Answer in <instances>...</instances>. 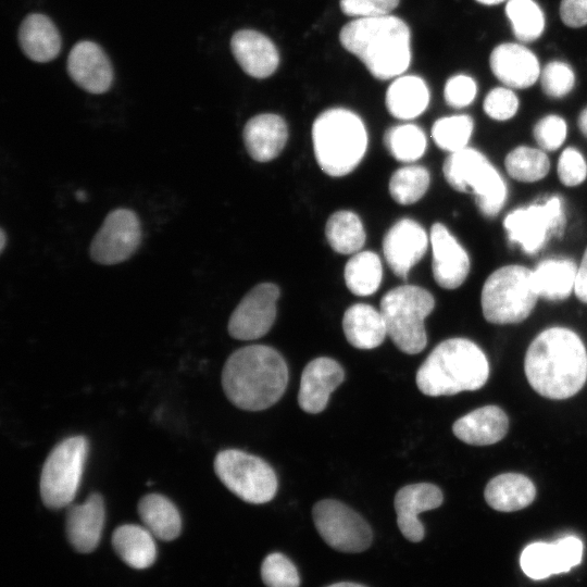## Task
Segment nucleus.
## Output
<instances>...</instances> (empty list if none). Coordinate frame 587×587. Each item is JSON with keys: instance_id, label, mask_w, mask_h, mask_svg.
<instances>
[{"instance_id": "obj_27", "label": "nucleus", "mask_w": 587, "mask_h": 587, "mask_svg": "<svg viewBox=\"0 0 587 587\" xmlns=\"http://www.w3.org/2000/svg\"><path fill=\"white\" fill-rule=\"evenodd\" d=\"M534 483L519 473H503L486 486L484 497L489 507L500 512H514L528 507L535 499Z\"/></svg>"}, {"instance_id": "obj_34", "label": "nucleus", "mask_w": 587, "mask_h": 587, "mask_svg": "<svg viewBox=\"0 0 587 587\" xmlns=\"http://www.w3.org/2000/svg\"><path fill=\"white\" fill-rule=\"evenodd\" d=\"M504 165L508 174L517 182L535 183L547 176L550 161L541 149L519 146L505 157Z\"/></svg>"}, {"instance_id": "obj_7", "label": "nucleus", "mask_w": 587, "mask_h": 587, "mask_svg": "<svg viewBox=\"0 0 587 587\" xmlns=\"http://www.w3.org/2000/svg\"><path fill=\"white\" fill-rule=\"evenodd\" d=\"M447 183L459 192H471L479 212L496 216L503 208L508 187L491 162L480 151L466 147L450 153L444 162Z\"/></svg>"}, {"instance_id": "obj_40", "label": "nucleus", "mask_w": 587, "mask_h": 587, "mask_svg": "<svg viewBox=\"0 0 587 587\" xmlns=\"http://www.w3.org/2000/svg\"><path fill=\"white\" fill-rule=\"evenodd\" d=\"M261 577L266 587L300 586L296 565L279 552H273L265 557L261 565Z\"/></svg>"}, {"instance_id": "obj_41", "label": "nucleus", "mask_w": 587, "mask_h": 587, "mask_svg": "<svg viewBox=\"0 0 587 587\" xmlns=\"http://www.w3.org/2000/svg\"><path fill=\"white\" fill-rule=\"evenodd\" d=\"M544 92L551 98H562L570 93L575 84L571 66L561 61L549 62L540 73Z\"/></svg>"}, {"instance_id": "obj_43", "label": "nucleus", "mask_w": 587, "mask_h": 587, "mask_svg": "<svg viewBox=\"0 0 587 587\" xmlns=\"http://www.w3.org/2000/svg\"><path fill=\"white\" fill-rule=\"evenodd\" d=\"M557 172L560 182L567 187H574L585 182L587 162L584 155L574 147H569L559 157Z\"/></svg>"}, {"instance_id": "obj_50", "label": "nucleus", "mask_w": 587, "mask_h": 587, "mask_svg": "<svg viewBox=\"0 0 587 587\" xmlns=\"http://www.w3.org/2000/svg\"><path fill=\"white\" fill-rule=\"evenodd\" d=\"M577 124L582 134L587 137V107L580 112Z\"/></svg>"}, {"instance_id": "obj_30", "label": "nucleus", "mask_w": 587, "mask_h": 587, "mask_svg": "<svg viewBox=\"0 0 587 587\" xmlns=\"http://www.w3.org/2000/svg\"><path fill=\"white\" fill-rule=\"evenodd\" d=\"M112 545L118 557L130 567L147 569L155 561L154 536L145 526L124 524L112 536Z\"/></svg>"}, {"instance_id": "obj_36", "label": "nucleus", "mask_w": 587, "mask_h": 587, "mask_svg": "<svg viewBox=\"0 0 587 587\" xmlns=\"http://www.w3.org/2000/svg\"><path fill=\"white\" fill-rule=\"evenodd\" d=\"M505 14L515 37L522 42L538 39L545 29V15L534 0H509Z\"/></svg>"}, {"instance_id": "obj_44", "label": "nucleus", "mask_w": 587, "mask_h": 587, "mask_svg": "<svg viewBox=\"0 0 587 587\" xmlns=\"http://www.w3.org/2000/svg\"><path fill=\"white\" fill-rule=\"evenodd\" d=\"M483 108L490 118L507 121L516 114L519 99L510 88L497 87L487 93Z\"/></svg>"}, {"instance_id": "obj_15", "label": "nucleus", "mask_w": 587, "mask_h": 587, "mask_svg": "<svg viewBox=\"0 0 587 587\" xmlns=\"http://www.w3.org/2000/svg\"><path fill=\"white\" fill-rule=\"evenodd\" d=\"M429 241L432 245V271L436 283L445 289H455L466 279L471 261L466 250L441 223L433 224Z\"/></svg>"}, {"instance_id": "obj_33", "label": "nucleus", "mask_w": 587, "mask_h": 587, "mask_svg": "<svg viewBox=\"0 0 587 587\" xmlns=\"http://www.w3.org/2000/svg\"><path fill=\"white\" fill-rule=\"evenodd\" d=\"M345 283L357 296L373 295L383 278V266L379 257L372 251H360L346 263Z\"/></svg>"}, {"instance_id": "obj_38", "label": "nucleus", "mask_w": 587, "mask_h": 587, "mask_svg": "<svg viewBox=\"0 0 587 587\" xmlns=\"http://www.w3.org/2000/svg\"><path fill=\"white\" fill-rule=\"evenodd\" d=\"M473 118L465 114L438 118L432 127L435 143L450 153L467 147L473 134Z\"/></svg>"}, {"instance_id": "obj_46", "label": "nucleus", "mask_w": 587, "mask_h": 587, "mask_svg": "<svg viewBox=\"0 0 587 587\" xmlns=\"http://www.w3.org/2000/svg\"><path fill=\"white\" fill-rule=\"evenodd\" d=\"M398 4L399 0H340L341 11L359 18L388 15Z\"/></svg>"}, {"instance_id": "obj_53", "label": "nucleus", "mask_w": 587, "mask_h": 587, "mask_svg": "<svg viewBox=\"0 0 587 587\" xmlns=\"http://www.w3.org/2000/svg\"><path fill=\"white\" fill-rule=\"evenodd\" d=\"M477 2L486 5H494L503 2L504 0H476Z\"/></svg>"}, {"instance_id": "obj_23", "label": "nucleus", "mask_w": 587, "mask_h": 587, "mask_svg": "<svg viewBox=\"0 0 587 587\" xmlns=\"http://www.w3.org/2000/svg\"><path fill=\"white\" fill-rule=\"evenodd\" d=\"M249 155L258 162H268L283 151L288 129L285 120L273 113H263L250 118L242 132Z\"/></svg>"}, {"instance_id": "obj_42", "label": "nucleus", "mask_w": 587, "mask_h": 587, "mask_svg": "<svg viewBox=\"0 0 587 587\" xmlns=\"http://www.w3.org/2000/svg\"><path fill=\"white\" fill-rule=\"evenodd\" d=\"M533 135L542 150L554 151L563 145L567 135V125L561 116L549 114L536 123Z\"/></svg>"}, {"instance_id": "obj_26", "label": "nucleus", "mask_w": 587, "mask_h": 587, "mask_svg": "<svg viewBox=\"0 0 587 587\" xmlns=\"http://www.w3.org/2000/svg\"><path fill=\"white\" fill-rule=\"evenodd\" d=\"M342 329L348 342L358 349H374L388 336L380 311L366 303H354L346 310Z\"/></svg>"}, {"instance_id": "obj_6", "label": "nucleus", "mask_w": 587, "mask_h": 587, "mask_svg": "<svg viewBox=\"0 0 587 587\" xmlns=\"http://www.w3.org/2000/svg\"><path fill=\"white\" fill-rule=\"evenodd\" d=\"M539 298L533 270L504 265L485 280L480 295L484 317L494 324H515L526 320Z\"/></svg>"}, {"instance_id": "obj_5", "label": "nucleus", "mask_w": 587, "mask_h": 587, "mask_svg": "<svg viewBox=\"0 0 587 587\" xmlns=\"http://www.w3.org/2000/svg\"><path fill=\"white\" fill-rule=\"evenodd\" d=\"M316 162L329 176L351 173L367 148L366 128L359 115L344 108L322 112L312 126Z\"/></svg>"}, {"instance_id": "obj_35", "label": "nucleus", "mask_w": 587, "mask_h": 587, "mask_svg": "<svg viewBox=\"0 0 587 587\" xmlns=\"http://www.w3.org/2000/svg\"><path fill=\"white\" fill-rule=\"evenodd\" d=\"M384 145L396 160L414 162L425 153L427 139L421 127L401 124L386 130Z\"/></svg>"}, {"instance_id": "obj_25", "label": "nucleus", "mask_w": 587, "mask_h": 587, "mask_svg": "<svg viewBox=\"0 0 587 587\" xmlns=\"http://www.w3.org/2000/svg\"><path fill=\"white\" fill-rule=\"evenodd\" d=\"M18 41L23 52L35 62L53 60L61 49V37L53 22L46 15H27L18 29Z\"/></svg>"}, {"instance_id": "obj_39", "label": "nucleus", "mask_w": 587, "mask_h": 587, "mask_svg": "<svg viewBox=\"0 0 587 587\" xmlns=\"http://www.w3.org/2000/svg\"><path fill=\"white\" fill-rule=\"evenodd\" d=\"M522 571L533 579H544L558 574L554 545L549 542H533L521 553Z\"/></svg>"}, {"instance_id": "obj_20", "label": "nucleus", "mask_w": 587, "mask_h": 587, "mask_svg": "<svg viewBox=\"0 0 587 587\" xmlns=\"http://www.w3.org/2000/svg\"><path fill=\"white\" fill-rule=\"evenodd\" d=\"M489 64L494 75L510 88L530 87L541 73L536 55L520 43L497 46L490 54Z\"/></svg>"}, {"instance_id": "obj_29", "label": "nucleus", "mask_w": 587, "mask_h": 587, "mask_svg": "<svg viewBox=\"0 0 587 587\" xmlns=\"http://www.w3.org/2000/svg\"><path fill=\"white\" fill-rule=\"evenodd\" d=\"M577 265L570 259L551 258L533 270L534 284L539 298L560 301L574 290Z\"/></svg>"}, {"instance_id": "obj_47", "label": "nucleus", "mask_w": 587, "mask_h": 587, "mask_svg": "<svg viewBox=\"0 0 587 587\" xmlns=\"http://www.w3.org/2000/svg\"><path fill=\"white\" fill-rule=\"evenodd\" d=\"M554 545L558 574L569 572L578 565L583 558L584 545L576 536H565L558 539Z\"/></svg>"}, {"instance_id": "obj_13", "label": "nucleus", "mask_w": 587, "mask_h": 587, "mask_svg": "<svg viewBox=\"0 0 587 587\" xmlns=\"http://www.w3.org/2000/svg\"><path fill=\"white\" fill-rule=\"evenodd\" d=\"M141 227L137 214L125 208L111 211L96 233L89 248L93 262L113 265L124 262L138 249Z\"/></svg>"}, {"instance_id": "obj_8", "label": "nucleus", "mask_w": 587, "mask_h": 587, "mask_svg": "<svg viewBox=\"0 0 587 587\" xmlns=\"http://www.w3.org/2000/svg\"><path fill=\"white\" fill-rule=\"evenodd\" d=\"M435 307L433 295L419 286H398L380 300L387 335L407 354L420 353L427 344L425 319Z\"/></svg>"}, {"instance_id": "obj_49", "label": "nucleus", "mask_w": 587, "mask_h": 587, "mask_svg": "<svg viewBox=\"0 0 587 587\" xmlns=\"http://www.w3.org/2000/svg\"><path fill=\"white\" fill-rule=\"evenodd\" d=\"M574 292L582 302L587 303V248L577 266Z\"/></svg>"}, {"instance_id": "obj_17", "label": "nucleus", "mask_w": 587, "mask_h": 587, "mask_svg": "<svg viewBox=\"0 0 587 587\" xmlns=\"http://www.w3.org/2000/svg\"><path fill=\"white\" fill-rule=\"evenodd\" d=\"M442 500L441 490L434 484L417 483L399 489L394 505L397 524L404 538L412 542L421 541L425 530L419 514L440 507Z\"/></svg>"}, {"instance_id": "obj_37", "label": "nucleus", "mask_w": 587, "mask_h": 587, "mask_svg": "<svg viewBox=\"0 0 587 587\" xmlns=\"http://www.w3.org/2000/svg\"><path fill=\"white\" fill-rule=\"evenodd\" d=\"M428 171L421 165H408L397 170L389 180V193L399 204L419 201L429 187Z\"/></svg>"}, {"instance_id": "obj_32", "label": "nucleus", "mask_w": 587, "mask_h": 587, "mask_svg": "<svg viewBox=\"0 0 587 587\" xmlns=\"http://www.w3.org/2000/svg\"><path fill=\"white\" fill-rule=\"evenodd\" d=\"M325 236L332 249L341 254L359 252L366 239L360 217L347 210L337 211L328 217Z\"/></svg>"}, {"instance_id": "obj_12", "label": "nucleus", "mask_w": 587, "mask_h": 587, "mask_svg": "<svg viewBox=\"0 0 587 587\" xmlns=\"http://www.w3.org/2000/svg\"><path fill=\"white\" fill-rule=\"evenodd\" d=\"M312 516L322 539L335 550L358 553L372 544L373 533L367 522L338 500L324 499L316 502Z\"/></svg>"}, {"instance_id": "obj_4", "label": "nucleus", "mask_w": 587, "mask_h": 587, "mask_svg": "<svg viewBox=\"0 0 587 587\" xmlns=\"http://www.w3.org/2000/svg\"><path fill=\"white\" fill-rule=\"evenodd\" d=\"M489 376L483 350L465 338L438 344L416 372V386L426 396H452L482 388Z\"/></svg>"}, {"instance_id": "obj_14", "label": "nucleus", "mask_w": 587, "mask_h": 587, "mask_svg": "<svg viewBox=\"0 0 587 587\" xmlns=\"http://www.w3.org/2000/svg\"><path fill=\"white\" fill-rule=\"evenodd\" d=\"M279 288L272 283L254 286L240 300L228 321L229 335L239 340H253L268 333L276 317Z\"/></svg>"}, {"instance_id": "obj_3", "label": "nucleus", "mask_w": 587, "mask_h": 587, "mask_svg": "<svg viewBox=\"0 0 587 587\" xmlns=\"http://www.w3.org/2000/svg\"><path fill=\"white\" fill-rule=\"evenodd\" d=\"M339 39L378 79L399 76L410 65V29L397 16L355 18L341 28Z\"/></svg>"}, {"instance_id": "obj_19", "label": "nucleus", "mask_w": 587, "mask_h": 587, "mask_svg": "<svg viewBox=\"0 0 587 587\" xmlns=\"http://www.w3.org/2000/svg\"><path fill=\"white\" fill-rule=\"evenodd\" d=\"M67 73L84 90L100 95L108 91L113 82V70L101 47L92 41H79L67 58Z\"/></svg>"}, {"instance_id": "obj_22", "label": "nucleus", "mask_w": 587, "mask_h": 587, "mask_svg": "<svg viewBox=\"0 0 587 587\" xmlns=\"http://www.w3.org/2000/svg\"><path fill=\"white\" fill-rule=\"evenodd\" d=\"M232 52L240 67L250 76H271L279 64L275 45L265 35L252 30L236 32L230 40Z\"/></svg>"}, {"instance_id": "obj_18", "label": "nucleus", "mask_w": 587, "mask_h": 587, "mask_svg": "<svg viewBox=\"0 0 587 587\" xmlns=\"http://www.w3.org/2000/svg\"><path fill=\"white\" fill-rule=\"evenodd\" d=\"M345 372L334 359L320 357L302 371L298 392L299 407L307 413L322 412L332 392L344 382Z\"/></svg>"}, {"instance_id": "obj_51", "label": "nucleus", "mask_w": 587, "mask_h": 587, "mask_svg": "<svg viewBox=\"0 0 587 587\" xmlns=\"http://www.w3.org/2000/svg\"><path fill=\"white\" fill-rule=\"evenodd\" d=\"M327 587H365V586L355 584V583H350V582H340V583L329 585Z\"/></svg>"}, {"instance_id": "obj_52", "label": "nucleus", "mask_w": 587, "mask_h": 587, "mask_svg": "<svg viewBox=\"0 0 587 587\" xmlns=\"http://www.w3.org/2000/svg\"><path fill=\"white\" fill-rule=\"evenodd\" d=\"M7 236L3 228L0 230V251L3 252L5 247Z\"/></svg>"}, {"instance_id": "obj_1", "label": "nucleus", "mask_w": 587, "mask_h": 587, "mask_svg": "<svg viewBox=\"0 0 587 587\" xmlns=\"http://www.w3.org/2000/svg\"><path fill=\"white\" fill-rule=\"evenodd\" d=\"M524 371L529 385L540 396L567 399L576 395L587 379L585 345L569 328H547L529 345Z\"/></svg>"}, {"instance_id": "obj_9", "label": "nucleus", "mask_w": 587, "mask_h": 587, "mask_svg": "<svg viewBox=\"0 0 587 587\" xmlns=\"http://www.w3.org/2000/svg\"><path fill=\"white\" fill-rule=\"evenodd\" d=\"M88 441L84 436L67 437L47 457L40 475V496L46 507H67L79 488Z\"/></svg>"}, {"instance_id": "obj_45", "label": "nucleus", "mask_w": 587, "mask_h": 587, "mask_svg": "<svg viewBox=\"0 0 587 587\" xmlns=\"http://www.w3.org/2000/svg\"><path fill=\"white\" fill-rule=\"evenodd\" d=\"M477 93L475 80L463 74L450 77L444 89L445 101L452 108H464L471 104Z\"/></svg>"}, {"instance_id": "obj_21", "label": "nucleus", "mask_w": 587, "mask_h": 587, "mask_svg": "<svg viewBox=\"0 0 587 587\" xmlns=\"http://www.w3.org/2000/svg\"><path fill=\"white\" fill-rule=\"evenodd\" d=\"M104 503L100 494L92 492L66 513V535L71 545L82 553L95 550L104 525Z\"/></svg>"}, {"instance_id": "obj_2", "label": "nucleus", "mask_w": 587, "mask_h": 587, "mask_svg": "<svg viewBox=\"0 0 587 587\" xmlns=\"http://www.w3.org/2000/svg\"><path fill=\"white\" fill-rule=\"evenodd\" d=\"M288 383L282 354L264 345L242 347L226 360L222 372L225 396L237 408L261 411L274 405Z\"/></svg>"}, {"instance_id": "obj_11", "label": "nucleus", "mask_w": 587, "mask_h": 587, "mask_svg": "<svg viewBox=\"0 0 587 587\" xmlns=\"http://www.w3.org/2000/svg\"><path fill=\"white\" fill-rule=\"evenodd\" d=\"M565 212L559 196L511 211L503 221L510 242L527 254L539 251L551 236L562 235Z\"/></svg>"}, {"instance_id": "obj_24", "label": "nucleus", "mask_w": 587, "mask_h": 587, "mask_svg": "<svg viewBox=\"0 0 587 587\" xmlns=\"http://www.w3.org/2000/svg\"><path fill=\"white\" fill-rule=\"evenodd\" d=\"M507 414L497 405H485L457 420L453 434L474 446H488L500 441L508 433Z\"/></svg>"}, {"instance_id": "obj_28", "label": "nucleus", "mask_w": 587, "mask_h": 587, "mask_svg": "<svg viewBox=\"0 0 587 587\" xmlns=\"http://www.w3.org/2000/svg\"><path fill=\"white\" fill-rule=\"evenodd\" d=\"M428 103V87L419 76H399L386 92L387 110L399 120L415 118L427 109Z\"/></svg>"}, {"instance_id": "obj_16", "label": "nucleus", "mask_w": 587, "mask_h": 587, "mask_svg": "<svg viewBox=\"0 0 587 587\" xmlns=\"http://www.w3.org/2000/svg\"><path fill=\"white\" fill-rule=\"evenodd\" d=\"M427 247L428 236L425 229L411 218L395 223L383 240V252L388 266L397 276L403 278L424 257Z\"/></svg>"}, {"instance_id": "obj_48", "label": "nucleus", "mask_w": 587, "mask_h": 587, "mask_svg": "<svg viewBox=\"0 0 587 587\" xmlns=\"http://www.w3.org/2000/svg\"><path fill=\"white\" fill-rule=\"evenodd\" d=\"M560 16L562 22L573 28L587 25V0H561Z\"/></svg>"}, {"instance_id": "obj_10", "label": "nucleus", "mask_w": 587, "mask_h": 587, "mask_svg": "<svg viewBox=\"0 0 587 587\" xmlns=\"http://www.w3.org/2000/svg\"><path fill=\"white\" fill-rule=\"evenodd\" d=\"M220 480L246 502L262 504L277 491V476L263 459L237 449L220 451L214 459Z\"/></svg>"}, {"instance_id": "obj_31", "label": "nucleus", "mask_w": 587, "mask_h": 587, "mask_svg": "<svg viewBox=\"0 0 587 587\" xmlns=\"http://www.w3.org/2000/svg\"><path fill=\"white\" fill-rule=\"evenodd\" d=\"M138 513L151 534L161 540H173L182 530V519L175 504L160 494H149L138 503Z\"/></svg>"}]
</instances>
